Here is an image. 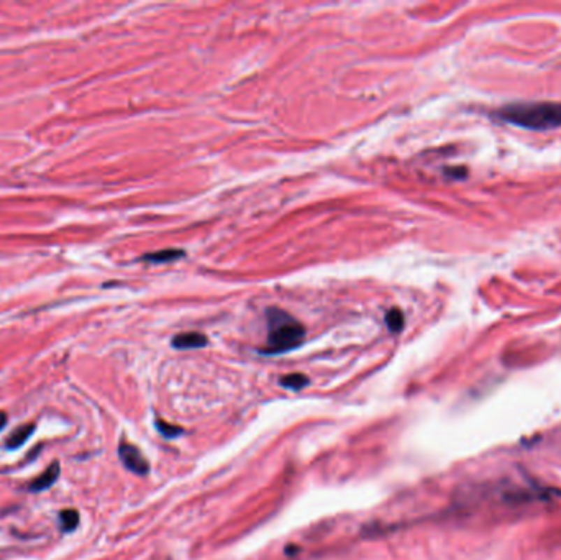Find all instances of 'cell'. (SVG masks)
Returning a JSON list of instances; mask_svg holds the SVG:
<instances>
[{
  "instance_id": "1",
  "label": "cell",
  "mask_w": 561,
  "mask_h": 560,
  "mask_svg": "<svg viewBox=\"0 0 561 560\" xmlns=\"http://www.w3.org/2000/svg\"><path fill=\"white\" fill-rule=\"evenodd\" d=\"M502 120L530 130H548L561 127V103L525 102L511 103L497 112Z\"/></svg>"
},
{
  "instance_id": "2",
  "label": "cell",
  "mask_w": 561,
  "mask_h": 560,
  "mask_svg": "<svg viewBox=\"0 0 561 560\" xmlns=\"http://www.w3.org/2000/svg\"><path fill=\"white\" fill-rule=\"evenodd\" d=\"M268 324H270V336L268 347L263 348V354L276 355L282 352L299 347L305 337V329L299 321H296L286 310L271 308L268 309Z\"/></svg>"
},
{
  "instance_id": "3",
  "label": "cell",
  "mask_w": 561,
  "mask_h": 560,
  "mask_svg": "<svg viewBox=\"0 0 561 560\" xmlns=\"http://www.w3.org/2000/svg\"><path fill=\"white\" fill-rule=\"evenodd\" d=\"M119 455L122 464L125 465L130 472H133L136 475H146L150 472V464L148 460L145 459V455L136 449L135 445L129 444V442L122 440L119 445Z\"/></svg>"
},
{
  "instance_id": "4",
  "label": "cell",
  "mask_w": 561,
  "mask_h": 560,
  "mask_svg": "<svg viewBox=\"0 0 561 560\" xmlns=\"http://www.w3.org/2000/svg\"><path fill=\"white\" fill-rule=\"evenodd\" d=\"M59 472H61L59 464L53 462L48 468L45 470L43 473L40 475L38 478H35L30 484H28V489L33 493L45 491V489H48L50 487H53V484L56 483V480H58V477H59Z\"/></svg>"
},
{
  "instance_id": "5",
  "label": "cell",
  "mask_w": 561,
  "mask_h": 560,
  "mask_svg": "<svg viewBox=\"0 0 561 560\" xmlns=\"http://www.w3.org/2000/svg\"><path fill=\"white\" fill-rule=\"evenodd\" d=\"M173 347L179 350H187V348H201L207 345V337L199 332H184L173 338Z\"/></svg>"
},
{
  "instance_id": "6",
  "label": "cell",
  "mask_w": 561,
  "mask_h": 560,
  "mask_svg": "<svg viewBox=\"0 0 561 560\" xmlns=\"http://www.w3.org/2000/svg\"><path fill=\"white\" fill-rule=\"evenodd\" d=\"M33 432H35V426L33 424L18 426L17 429L8 436L7 449H18V447H22L33 436Z\"/></svg>"
},
{
  "instance_id": "7",
  "label": "cell",
  "mask_w": 561,
  "mask_h": 560,
  "mask_svg": "<svg viewBox=\"0 0 561 560\" xmlns=\"http://www.w3.org/2000/svg\"><path fill=\"white\" fill-rule=\"evenodd\" d=\"M186 257V253L182 250H176V248H169V250L156 252V253H150V255H145L143 260L153 263V265H159V263H171L176 261L179 258Z\"/></svg>"
},
{
  "instance_id": "8",
  "label": "cell",
  "mask_w": 561,
  "mask_h": 560,
  "mask_svg": "<svg viewBox=\"0 0 561 560\" xmlns=\"http://www.w3.org/2000/svg\"><path fill=\"white\" fill-rule=\"evenodd\" d=\"M281 387H284L286 389H294V392H299V389H303L305 385H309V378L307 376H304L303 373H291V375H286L282 376L279 380Z\"/></svg>"
},
{
  "instance_id": "9",
  "label": "cell",
  "mask_w": 561,
  "mask_h": 560,
  "mask_svg": "<svg viewBox=\"0 0 561 560\" xmlns=\"http://www.w3.org/2000/svg\"><path fill=\"white\" fill-rule=\"evenodd\" d=\"M59 522L63 533H73L79 524V512L74 510H64L59 512Z\"/></svg>"
},
{
  "instance_id": "10",
  "label": "cell",
  "mask_w": 561,
  "mask_h": 560,
  "mask_svg": "<svg viewBox=\"0 0 561 560\" xmlns=\"http://www.w3.org/2000/svg\"><path fill=\"white\" fill-rule=\"evenodd\" d=\"M386 324H388L391 332H400L404 327V314L398 308H393L386 314Z\"/></svg>"
},
{
  "instance_id": "11",
  "label": "cell",
  "mask_w": 561,
  "mask_h": 560,
  "mask_svg": "<svg viewBox=\"0 0 561 560\" xmlns=\"http://www.w3.org/2000/svg\"><path fill=\"white\" fill-rule=\"evenodd\" d=\"M156 427H158V431L161 432L164 437H168V439H173V437H177V436L182 434L181 427L171 426V424H168V422H164V421H156Z\"/></svg>"
},
{
  "instance_id": "12",
  "label": "cell",
  "mask_w": 561,
  "mask_h": 560,
  "mask_svg": "<svg viewBox=\"0 0 561 560\" xmlns=\"http://www.w3.org/2000/svg\"><path fill=\"white\" fill-rule=\"evenodd\" d=\"M6 424H7V416L3 412H0V431L6 427Z\"/></svg>"
}]
</instances>
